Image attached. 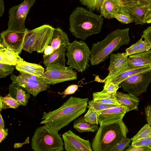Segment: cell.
<instances>
[{
	"label": "cell",
	"instance_id": "cell-1",
	"mask_svg": "<svg viewBox=\"0 0 151 151\" xmlns=\"http://www.w3.org/2000/svg\"><path fill=\"white\" fill-rule=\"evenodd\" d=\"M89 100L71 96L59 108L44 112L40 124L58 132L86 111Z\"/></svg>",
	"mask_w": 151,
	"mask_h": 151
},
{
	"label": "cell",
	"instance_id": "cell-2",
	"mask_svg": "<svg viewBox=\"0 0 151 151\" xmlns=\"http://www.w3.org/2000/svg\"><path fill=\"white\" fill-rule=\"evenodd\" d=\"M70 30L72 35L82 40L101 32L104 19L100 15L78 6L72 11L69 17Z\"/></svg>",
	"mask_w": 151,
	"mask_h": 151
},
{
	"label": "cell",
	"instance_id": "cell-3",
	"mask_svg": "<svg viewBox=\"0 0 151 151\" xmlns=\"http://www.w3.org/2000/svg\"><path fill=\"white\" fill-rule=\"evenodd\" d=\"M129 29H116L109 33L102 40L93 43L91 50V65H98L122 45H128L130 41Z\"/></svg>",
	"mask_w": 151,
	"mask_h": 151
},
{
	"label": "cell",
	"instance_id": "cell-4",
	"mask_svg": "<svg viewBox=\"0 0 151 151\" xmlns=\"http://www.w3.org/2000/svg\"><path fill=\"white\" fill-rule=\"evenodd\" d=\"M128 129L122 120L112 124L101 125L91 144L93 151H111L126 138Z\"/></svg>",
	"mask_w": 151,
	"mask_h": 151
},
{
	"label": "cell",
	"instance_id": "cell-5",
	"mask_svg": "<svg viewBox=\"0 0 151 151\" xmlns=\"http://www.w3.org/2000/svg\"><path fill=\"white\" fill-rule=\"evenodd\" d=\"M58 131L44 125L35 130L32 139L34 151H63L64 143Z\"/></svg>",
	"mask_w": 151,
	"mask_h": 151
},
{
	"label": "cell",
	"instance_id": "cell-6",
	"mask_svg": "<svg viewBox=\"0 0 151 151\" xmlns=\"http://www.w3.org/2000/svg\"><path fill=\"white\" fill-rule=\"evenodd\" d=\"M54 28L44 24L30 30L25 37L23 50L31 53L33 51L43 52L51 42Z\"/></svg>",
	"mask_w": 151,
	"mask_h": 151
},
{
	"label": "cell",
	"instance_id": "cell-7",
	"mask_svg": "<svg viewBox=\"0 0 151 151\" xmlns=\"http://www.w3.org/2000/svg\"><path fill=\"white\" fill-rule=\"evenodd\" d=\"M67 64L78 72L82 73L88 68L91 50L85 42L75 40L66 47Z\"/></svg>",
	"mask_w": 151,
	"mask_h": 151
},
{
	"label": "cell",
	"instance_id": "cell-8",
	"mask_svg": "<svg viewBox=\"0 0 151 151\" xmlns=\"http://www.w3.org/2000/svg\"><path fill=\"white\" fill-rule=\"evenodd\" d=\"M10 78L12 83L23 87L34 97L50 88V85L46 82L43 77L25 73L20 72L17 76L11 74Z\"/></svg>",
	"mask_w": 151,
	"mask_h": 151
},
{
	"label": "cell",
	"instance_id": "cell-9",
	"mask_svg": "<svg viewBox=\"0 0 151 151\" xmlns=\"http://www.w3.org/2000/svg\"><path fill=\"white\" fill-rule=\"evenodd\" d=\"M35 1L24 0L20 4L13 6L9 9L8 30L19 31L25 29L26 18Z\"/></svg>",
	"mask_w": 151,
	"mask_h": 151
},
{
	"label": "cell",
	"instance_id": "cell-10",
	"mask_svg": "<svg viewBox=\"0 0 151 151\" xmlns=\"http://www.w3.org/2000/svg\"><path fill=\"white\" fill-rule=\"evenodd\" d=\"M151 82V69L133 75L122 82L119 86L128 93L138 97L147 91Z\"/></svg>",
	"mask_w": 151,
	"mask_h": 151
},
{
	"label": "cell",
	"instance_id": "cell-11",
	"mask_svg": "<svg viewBox=\"0 0 151 151\" xmlns=\"http://www.w3.org/2000/svg\"><path fill=\"white\" fill-rule=\"evenodd\" d=\"M43 77L50 85L77 79V73L72 68L62 65L46 67Z\"/></svg>",
	"mask_w": 151,
	"mask_h": 151
},
{
	"label": "cell",
	"instance_id": "cell-12",
	"mask_svg": "<svg viewBox=\"0 0 151 151\" xmlns=\"http://www.w3.org/2000/svg\"><path fill=\"white\" fill-rule=\"evenodd\" d=\"M29 30L26 28L23 31H15L7 29L0 34V43L7 49L21 54L25 37Z\"/></svg>",
	"mask_w": 151,
	"mask_h": 151
},
{
	"label": "cell",
	"instance_id": "cell-13",
	"mask_svg": "<svg viewBox=\"0 0 151 151\" xmlns=\"http://www.w3.org/2000/svg\"><path fill=\"white\" fill-rule=\"evenodd\" d=\"M65 150L67 151H92L88 140L82 138L69 130L62 134Z\"/></svg>",
	"mask_w": 151,
	"mask_h": 151
},
{
	"label": "cell",
	"instance_id": "cell-14",
	"mask_svg": "<svg viewBox=\"0 0 151 151\" xmlns=\"http://www.w3.org/2000/svg\"><path fill=\"white\" fill-rule=\"evenodd\" d=\"M129 111L128 108L123 105L102 111L99 113V124H109L121 121Z\"/></svg>",
	"mask_w": 151,
	"mask_h": 151
},
{
	"label": "cell",
	"instance_id": "cell-15",
	"mask_svg": "<svg viewBox=\"0 0 151 151\" xmlns=\"http://www.w3.org/2000/svg\"><path fill=\"white\" fill-rule=\"evenodd\" d=\"M128 56L126 52L112 53L110 56V63L108 68L109 74L104 79H106L127 69L128 67Z\"/></svg>",
	"mask_w": 151,
	"mask_h": 151
},
{
	"label": "cell",
	"instance_id": "cell-16",
	"mask_svg": "<svg viewBox=\"0 0 151 151\" xmlns=\"http://www.w3.org/2000/svg\"><path fill=\"white\" fill-rule=\"evenodd\" d=\"M127 63L128 67L126 70L151 65V50L129 55Z\"/></svg>",
	"mask_w": 151,
	"mask_h": 151
},
{
	"label": "cell",
	"instance_id": "cell-17",
	"mask_svg": "<svg viewBox=\"0 0 151 151\" xmlns=\"http://www.w3.org/2000/svg\"><path fill=\"white\" fill-rule=\"evenodd\" d=\"M151 69V65L138 67L132 69L126 70L120 73L111 76L104 80L102 82L104 83V88L105 89L108 84L112 82L115 84L119 85L122 82L130 76L137 73Z\"/></svg>",
	"mask_w": 151,
	"mask_h": 151
},
{
	"label": "cell",
	"instance_id": "cell-18",
	"mask_svg": "<svg viewBox=\"0 0 151 151\" xmlns=\"http://www.w3.org/2000/svg\"><path fill=\"white\" fill-rule=\"evenodd\" d=\"M66 45H61L60 47L54 51L51 55L43 56V63L47 66L62 65L65 66L66 59L65 56L66 50Z\"/></svg>",
	"mask_w": 151,
	"mask_h": 151
},
{
	"label": "cell",
	"instance_id": "cell-19",
	"mask_svg": "<svg viewBox=\"0 0 151 151\" xmlns=\"http://www.w3.org/2000/svg\"><path fill=\"white\" fill-rule=\"evenodd\" d=\"M124 5L136 25L145 24V16L148 9V4L134 5Z\"/></svg>",
	"mask_w": 151,
	"mask_h": 151
},
{
	"label": "cell",
	"instance_id": "cell-20",
	"mask_svg": "<svg viewBox=\"0 0 151 151\" xmlns=\"http://www.w3.org/2000/svg\"><path fill=\"white\" fill-rule=\"evenodd\" d=\"M9 95L15 99L21 106H26L31 97L30 94L18 84L12 83L9 85Z\"/></svg>",
	"mask_w": 151,
	"mask_h": 151
},
{
	"label": "cell",
	"instance_id": "cell-21",
	"mask_svg": "<svg viewBox=\"0 0 151 151\" xmlns=\"http://www.w3.org/2000/svg\"><path fill=\"white\" fill-rule=\"evenodd\" d=\"M16 69L20 72L25 73L38 76L43 77L45 69L41 65L23 60L15 65Z\"/></svg>",
	"mask_w": 151,
	"mask_h": 151
},
{
	"label": "cell",
	"instance_id": "cell-22",
	"mask_svg": "<svg viewBox=\"0 0 151 151\" xmlns=\"http://www.w3.org/2000/svg\"><path fill=\"white\" fill-rule=\"evenodd\" d=\"M123 4L119 0H105L100 10V15L108 19H113V15Z\"/></svg>",
	"mask_w": 151,
	"mask_h": 151
},
{
	"label": "cell",
	"instance_id": "cell-23",
	"mask_svg": "<svg viewBox=\"0 0 151 151\" xmlns=\"http://www.w3.org/2000/svg\"><path fill=\"white\" fill-rule=\"evenodd\" d=\"M115 97L122 105L128 108L129 111L137 109L139 100L136 96L129 93L126 94L117 91Z\"/></svg>",
	"mask_w": 151,
	"mask_h": 151
},
{
	"label": "cell",
	"instance_id": "cell-24",
	"mask_svg": "<svg viewBox=\"0 0 151 151\" xmlns=\"http://www.w3.org/2000/svg\"><path fill=\"white\" fill-rule=\"evenodd\" d=\"M70 42L67 34L60 28H54L52 39L50 45L54 50L62 44L67 46Z\"/></svg>",
	"mask_w": 151,
	"mask_h": 151
},
{
	"label": "cell",
	"instance_id": "cell-25",
	"mask_svg": "<svg viewBox=\"0 0 151 151\" xmlns=\"http://www.w3.org/2000/svg\"><path fill=\"white\" fill-rule=\"evenodd\" d=\"M73 127L80 133L94 132L97 131L99 128L98 124L90 123L86 121L83 116L79 117L75 120Z\"/></svg>",
	"mask_w": 151,
	"mask_h": 151
},
{
	"label": "cell",
	"instance_id": "cell-26",
	"mask_svg": "<svg viewBox=\"0 0 151 151\" xmlns=\"http://www.w3.org/2000/svg\"><path fill=\"white\" fill-rule=\"evenodd\" d=\"M115 95L102 93L101 91L95 92L93 93L92 100L96 103L122 105L116 99Z\"/></svg>",
	"mask_w": 151,
	"mask_h": 151
},
{
	"label": "cell",
	"instance_id": "cell-27",
	"mask_svg": "<svg viewBox=\"0 0 151 151\" xmlns=\"http://www.w3.org/2000/svg\"><path fill=\"white\" fill-rule=\"evenodd\" d=\"M141 38L136 43L132 44L126 50V52L129 56L132 54L139 53L151 49V47L148 42Z\"/></svg>",
	"mask_w": 151,
	"mask_h": 151
},
{
	"label": "cell",
	"instance_id": "cell-28",
	"mask_svg": "<svg viewBox=\"0 0 151 151\" xmlns=\"http://www.w3.org/2000/svg\"><path fill=\"white\" fill-rule=\"evenodd\" d=\"M0 50L4 54L5 56L10 65H16L21 61L24 60L19 55V54L5 47L0 43Z\"/></svg>",
	"mask_w": 151,
	"mask_h": 151
},
{
	"label": "cell",
	"instance_id": "cell-29",
	"mask_svg": "<svg viewBox=\"0 0 151 151\" xmlns=\"http://www.w3.org/2000/svg\"><path fill=\"white\" fill-rule=\"evenodd\" d=\"M113 18L116 19L124 24H129L134 22L133 19L124 4L120 6L117 13L113 15Z\"/></svg>",
	"mask_w": 151,
	"mask_h": 151
},
{
	"label": "cell",
	"instance_id": "cell-30",
	"mask_svg": "<svg viewBox=\"0 0 151 151\" xmlns=\"http://www.w3.org/2000/svg\"><path fill=\"white\" fill-rule=\"evenodd\" d=\"M0 111L2 110L11 108L17 109L20 104L15 99L9 95L0 97Z\"/></svg>",
	"mask_w": 151,
	"mask_h": 151
},
{
	"label": "cell",
	"instance_id": "cell-31",
	"mask_svg": "<svg viewBox=\"0 0 151 151\" xmlns=\"http://www.w3.org/2000/svg\"><path fill=\"white\" fill-rule=\"evenodd\" d=\"M87 107L88 109L84 116L85 120L90 123L99 124V113L92 106L88 105Z\"/></svg>",
	"mask_w": 151,
	"mask_h": 151
},
{
	"label": "cell",
	"instance_id": "cell-32",
	"mask_svg": "<svg viewBox=\"0 0 151 151\" xmlns=\"http://www.w3.org/2000/svg\"><path fill=\"white\" fill-rule=\"evenodd\" d=\"M150 137H151V126L148 124H146L131 139L132 141Z\"/></svg>",
	"mask_w": 151,
	"mask_h": 151
},
{
	"label": "cell",
	"instance_id": "cell-33",
	"mask_svg": "<svg viewBox=\"0 0 151 151\" xmlns=\"http://www.w3.org/2000/svg\"><path fill=\"white\" fill-rule=\"evenodd\" d=\"M88 104L89 105L92 106L99 115V113L102 111L119 106L113 104L95 102L92 100L88 101Z\"/></svg>",
	"mask_w": 151,
	"mask_h": 151
},
{
	"label": "cell",
	"instance_id": "cell-34",
	"mask_svg": "<svg viewBox=\"0 0 151 151\" xmlns=\"http://www.w3.org/2000/svg\"><path fill=\"white\" fill-rule=\"evenodd\" d=\"M16 69L15 65L0 63V78L6 77Z\"/></svg>",
	"mask_w": 151,
	"mask_h": 151
},
{
	"label": "cell",
	"instance_id": "cell-35",
	"mask_svg": "<svg viewBox=\"0 0 151 151\" xmlns=\"http://www.w3.org/2000/svg\"><path fill=\"white\" fill-rule=\"evenodd\" d=\"M131 141V139L127 137L116 145L111 151H122L129 146Z\"/></svg>",
	"mask_w": 151,
	"mask_h": 151
},
{
	"label": "cell",
	"instance_id": "cell-36",
	"mask_svg": "<svg viewBox=\"0 0 151 151\" xmlns=\"http://www.w3.org/2000/svg\"><path fill=\"white\" fill-rule=\"evenodd\" d=\"M119 85L114 84L112 82L109 83L105 89L101 91V92L115 95L117 90L119 88Z\"/></svg>",
	"mask_w": 151,
	"mask_h": 151
},
{
	"label": "cell",
	"instance_id": "cell-37",
	"mask_svg": "<svg viewBox=\"0 0 151 151\" xmlns=\"http://www.w3.org/2000/svg\"><path fill=\"white\" fill-rule=\"evenodd\" d=\"M131 145L134 146H147L151 149V137L132 141Z\"/></svg>",
	"mask_w": 151,
	"mask_h": 151
},
{
	"label": "cell",
	"instance_id": "cell-38",
	"mask_svg": "<svg viewBox=\"0 0 151 151\" xmlns=\"http://www.w3.org/2000/svg\"><path fill=\"white\" fill-rule=\"evenodd\" d=\"M122 4L125 5H142L148 4V0H119Z\"/></svg>",
	"mask_w": 151,
	"mask_h": 151
},
{
	"label": "cell",
	"instance_id": "cell-39",
	"mask_svg": "<svg viewBox=\"0 0 151 151\" xmlns=\"http://www.w3.org/2000/svg\"><path fill=\"white\" fill-rule=\"evenodd\" d=\"M141 37L148 42L151 47V26L148 27L142 32Z\"/></svg>",
	"mask_w": 151,
	"mask_h": 151
},
{
	"label": "cell",
	"instance_id": "cell-40",
	"mask_svg": "<svg viewBox=\"0 0 151 151\" xmlns=\"http://www.w3.org/2000/svg\"><path fill=\"white\" fill-rule=\"evenodd\" d=\"M78 86L76 85H72L68 86L62 94L63 97H65L67 95L74 93L77 90Z\"/></svg>",
	"mask_w": 151,
	"mask_h": 151
},
{
	"label": "cell",
	"instance_id": "cell-41",
	"mask_svg": "<svg viewBox=\"0 0 151 151\" xmlns=\"http://www.w3.org/2000/svg\"><path fill=\"white\" fill-rule=\"evenodd\" d=\"M125 151H151V149L147 146H134L131 145Z\"/></svg>",
	"mask_w": 151,
	"mask_h": 151
},
{
	"label": "cell",
	"instance_id": "cell-42",
	"mask_svg": "<svg viewBox=\"0 0 151 151\" xmlns=\"http://www.w3.org/2000/svg\"><path fill=\"white\" fill-rule=\"evenodd\" d=\"M83 5L86 6L91 10H95V0H79Z\"/></svg>",
	"mask_w": 151,
	"mask_h": 151
},
{
	"label": "cell",
	"instance_id": "cell-43",
	"mask_svg": "<svg viewBox=\"0 0 151 151\" xmlns=\"http://www.w3.org/2000/svg\"><path fill=\"white\" fill-rule=\"evenodd\" d=\"M147 121L151 126V104H148L145 109Z\"/></svg>",
	"mask_w": 151,
	"mask_h": 151
},
{
	"label": "cell",
	"instance_id": "cell-44",
	"mask_svg": "<svg viewBox=\"0 0 151 151\" xmlns=\"http://www.w3.org/2000/svg\"><path fill=\"white\" fill-rule=\"evenodd\" d=\"M7 128H0V143L4 140L8 135Z\"/></svg>",
	"mask_w": 151,
	"mask_h": 151
},
{
	"label": "cell",
	"instance_id": "cell-45",
	"mask_svg": "<svg viewBox=\"0 0 151 151\" xmlns=\"http://www.w3.org/2000/svg\"><path fill=\"white\" fill-rule=\"evenodd\" d=\"M54 50L50 44L47 45L44 51L43 56H46L51 55L54 51Z\"/></svg>",
	"mask_w": 151,
	"mask_h": 151
},
{
	"label": "cell",
	"instance_id": "cell-46",
	"mask_svg": "<svg viewBox=\"0 0 151 151\" xmlns=\"http://www.w3.org/2000/svg\"><path fill=\"white\" fill-rule=\"evenodd\" d=\"M105 0H95V10L100 11L101 7Z\"/></svg>",
	"mask_w": 151,
	"mask_h": 151
},
{
	"label": "cell",
	"instance_id": "cell-47",
	"mask_svg": "<svg viewBox=\"0 0 151 151\" xmlns=\"http://www.w3.org/2000/svg\"><path fill=\"white\" fill-rule=\"evenodd\" d=\"M4 5L3 0H0V17H1L4 12Z\"/></svg>",
	"mask_w": 151,
	"mask_h": 151
},
{
	"label": "cell",
	"instance_id": "cell-48",
	"mask_svg": "<svg viewBox=\"0 0 151 151\" xmlns=\"http://www.w3.org/2000/svg\"><path fill=\"white\" fill-rule=\"evenodd\" d=\"M148 9L146 14L145 19L151 14V0H148Z\"/></svg>",
	"mask_w": 151,
	"mask_h": 151
},
{
	"label": "cell",
	"instance_id": "cell-49",
	"mask_svg": "<svg viewBox=\"0 0 151 151\" xmlns=\"http://www.w3.org/2000/svg\"><path fill=\"white\" fill-rule=\"evenodd\" d=\"M0 128L1 129H4L5 127V125L4 124V122L3 118H2V116L1 115V113H0Z\"/></svg>",
	"mask_w": 151,
	"mask_h": 151
},
{
	"label": "cell",
	"instance_id": "cell-50",
	"mask_svg": "<svg viewBox=\"0 0 151 151\" xmlns=\"http://www.w3.org/2000/svg\"><path fill=\"white\" fill-rule=\"evenodd\" d=\"M145 23L147 24L151 23V14L145 19Z\"/></svg>",
	"mask_w": 151,
	"mask_h": 151
},
{
	"label": "cell",
	"instance_id": "cell-51",
	"mask_svg": "<svg viewBox=\"0 0 151 151\" xmlns=\"http://www.w3.org/2000/svg\"></svg>",
	"mask_w": 151,
	"mask_h": 151
}]
</instances>
